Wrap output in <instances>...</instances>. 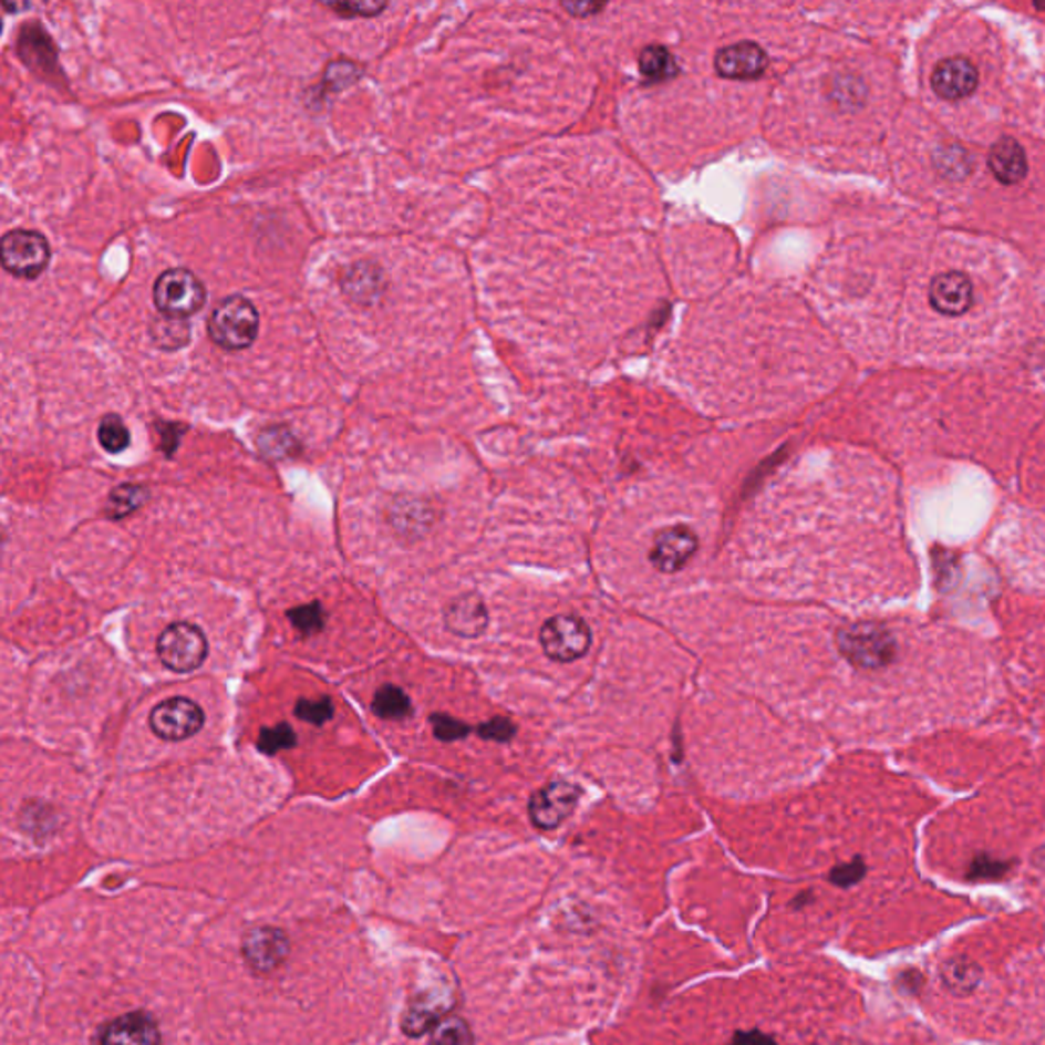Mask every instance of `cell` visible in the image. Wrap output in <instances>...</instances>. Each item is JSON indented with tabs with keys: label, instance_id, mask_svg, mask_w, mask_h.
<instances>
[{
	"label": "cell",
	"instance_id": "cell-1",
	"mask_svg": "<svg viewBox=\"0 0 1045 1045\" xmlns=\"http://www.w3.org/2000/svg\"><path fill=\"white\" fill-rule=\"evenodd\" d=\"M260 335V313L244 294L223 299L209 317V338L225 352L248 350Z\"/></svg>",
	"mask_w": 1045,
	"mask_h": 1045
},
{
	"label": "cell",
	"instance_id": "cell-2",
	"mask_svg": "<svg viewBox=\"0 0 1045 1045\" xmlns=\"http://www.w3.org/2000/svg\"><path fill=\"white\" fill-rule=\"evenodd\" d=\"M207 288L198 276L186 268H170L157 276L154 304L162 317L186 321L200 313L207 304Z\"/></svg>",
	"mask_w": 1045,
	"mask_h": 1045
},
{
	"label": "cell",
	"instance_id": "cell-3",
	"mask_svg": "<svg viewBox=\"0 0 1045 1045\" xmlns=\"http://www.w3.org/2000/svg\"><path fill=\"white\" fill-rule=\"evenodd\" d=\"M839 653L862 670L889 666L897 655V641L889 629L876 623H858L837 633Z\"/></svg>",
	"mask_w": 1045,
	"mask_h": 1045
},
{
	"label": "cell",
	"instance_id": "cell-4",
	"mask_svg": "<svg viewBox=\"0 0 1045 1045\" xmlns=\"http://www.w3.org/2000/svg\"><path fill=\"white\" fill-rule=\"evenodd\" d=\"M0 261L14 278L38 280L52 261V246L35 229H13L0 239Z\"/></svg>",
	"mask_w": 1045,
	"mask_h": 1045
},
{
	"label": "cell",
	"instance_id": "cell-5",
	"mask_svg": "<svg viewBox=\"0 0 1045 1045\" xmlns=\"http://www.w3.org/2000/svg\"><path fill=\"white\" fill-rule=\"evenodd\" d=\"M157 655L172 672L186 674L203 666L209 655V641L195 625L174 623L157 638Z\"/></svg>",
	"mask_w": 1045,
	"mask_h": 1045
},
{
	"label": "cell",
	"instance_id": "cell-6",
	"mask_svg": "<svg viewBox=\"0 0 1045 1045\" xmlns=\"http://www.w3.org/2000/svg\"><path fill=\"white\" fill-rule=\"evenodd\" d=\"M539 640L544 652L553 662H575L582 658L590 648V629L587 623L572 614H558L546 621Z\"/></svg>",
	"mask_w": 1045,
	"mask_h": 1045
},
{
	"label": "cell",
	"instance_id": "cell-7",
	"mask_svg": "<svg viewBox=\"0 0 1045 1045\" xmlns=\"http://www.w3.org/2000/svg\"><path fill=\"white\" fill-rule=\"evenodd\" d=\"M205 725V711L195 701L174 696L154 706L149 715V727L164 742H184L200 732Z\"/></svg>",
	"mask_w": 1045,
	"mask_h": 1045
},
{
	"label": "cell",
	"instance_id": "cell-8",
	"mask_svg": "<svg viewBox=\"0 0 1045 1045\" xmlns=\"http://www.w3.org/2000/svg\"><path fill=\"white\" fill-rule=\"evenodd\" d=\"M17 55L31 72H35L41 79L50 80V82L64 80V72L60 70V62H58V48L50 38V33L38 21H31L21 27L19 41H17Z\"/></svg>",
	"mask_w": 1045,
	"mask_h": 1045
},
{
	"label": "cell",
	"instance_id": "cell-9",
	"mask_svg": "<svg viewBox=\"0 0 1045 1045\" xmlns=\"http://www.w3.org/2000/svg\"><path fill=\"white\" fill-rule=\"evenodd\" d=\"M580 798V788L570 783H551L529 798V817L539 829H556L568 819Z\"/></svg>",
	"mask_w": 1045,
	"mask_h": 1045
},
{
	"label": "cell",
	"instance_id": "cell-10",
	"mask_svg": "<svg viewBox=\"0 0 1045 1045\" xmlns=\"http://www.w3.org/2000/svg\"><path fill=\"white\" fill-rule=\"evenodd\" d=\"M696 548H699V539L691 527L686 525L668 527L655 537L650 560L655 570L664 575H674L689 563Z\"/></svg>",
	"mask_w": 1045,
	"mask_h": 1045
},
{
	"label": "cell",
	"instance_id": "cell-11",
	"mask_svg": "<svg viewBox=\"0 0 1045 1045\" xmlns=\"http://www.w3.org/2000/svg\"><path fill=\"white\" fill-rule=\"evenodd\" d=\"M290 952L287 933L276 928L251 929L244 938V958L256 972H272Z\"/></svg>",
	"mask_w": 1045,
	"mask_h": 1045
},
{
	"label": "cell",
	"instance_id": "cell-12",
	"mask_svg": "<svg viewBox=\"0 0 1045 1045\" xmlns=\"http://www.w3.org/2000/svg\"><path fill=\"white\" fill-rule=\"evenodd\" d=\"M94 1045H162V1035L156 1021L135 1011L105 1025Z\"/></svg>",
	"mask_w": 1045,
	"mask_h": 1045
},
{
	"label": "cell",
	"instance_id": "cell-13",
	"mask_svg": "<svg viewBox=\"0 0 1045 1045\" xmlns=\"http://www.w3.org/2000/svg\"><path fill=\"white\" fill-rule=\"evenodd\" d=\"M768 55L754 41L733 43L715 55V68L723 79L754 80L764 74Z\"/></svg>",
	"mask_w": 1045,
	"mask_h": 1045
},
{
	"label": "cell",
	"instance_id": "cell-14",
	"mask_svg": "<svg viewBox=\"0 0 1045 1045\" xmlns=\"http://www.w3.org/2000/svg\"><path fill=\"white\" fill-rule=\"evenodd\" d=\"M979 86V70L966 58H950L941 62L931 76V89L945 101L966 99Z\"/></svg>",
	"mask_w": 1045,
	"mask_h": 1045
},
{
	"label": "cell",
	"instance_id": "cell-15",
	"mask_svg": "<svg viewBox=\"0 0 1045 1045\" xmlns=\"http://www.w3.org/2000/svg\"><path fill=\"white\" fill-rule=\"evenodd\" d=\"M929 301L938 313L960 317L970 311L974 302V288L970 278L960 272L935 276L929 287Z\"/></svg>",
	"mask_w": 1045,
	"mask_h": 1045
},
{
	"label": "cell",
	"instance_id": "cell-16",
	"mask_svg": "<svg viewBox=\"0 0 1045 1045\" xmlns=\"http://www.w3.org/2000/svg\"><path fill=\"white\" fill-rule=\"evenodd\" d=\"M445 628L457 638H478L488 625V613L478 594H464L449 602L444 614Z\"/></svg>",
	"mask_w": 1045,
	"mask_h": 1045
},
{
	"label": "cell",
	"instance_id": "cell-17",
	"mask_svg": "<svg viewBox=\"0 0 1045 1045\" xmlns=\"http://www.w3.org/2000/svg\"><path fill=\"white\" fill-rule=\"evenodd\" d=\"M341 288L353 302L370 307L379 301L384 290V275L372 261H358L341 276Z\"/></svg>",
	"mask_w": 1045,
	"mask_h": 1045
},
{
	"label": "cell",
	"instance_id": "cell-18",
	"mask_svg": "<svg viewBox=\"0 0 1045 1045\" xmlns=\"http://www.w3.org/2000/svg\"><path fill=\"white\" fill-rule=\"evenodd\" d=\"M989 166L994 178L1006 186L1020 184L1027 176V157L1020 142H1015L1013 137H1003L993 145Z\"/></svg>",
	"mask_w": 1045,
	"mask_h": 1045
},
{
	"label": "cell",
	"instance_id": "cell-19",
	"mask_svg": "<svg viewBox=\"0 0 1045 1045\" xmlns=\"http://www.w3.org/2000/svg\"><path fill=\"white\" fill-rule=\"evenodd\" d=\"M372 711H374L376 717L386 718V721H399V718L413 715V703H411L408 694L403 689L386 684V686L380 689L379 693L374 694Z\"/></svg>",
	"mask_w": 1045,
	"mask_h": 1045
},
{
	"label": "cell",
	"instance_id": "cell-20",
	"mask_svg": "<svg viewBox=\"0 0 1045 1045\" xmlns=\"http://www.w3.org/2000/svg\"><path fill=\"white\" fill-rule=\"evenodd\" d=\"M640 72L650 82L672 79L679 72L674 55L662 45H650L640 55Z\"/></svg>",
	"mask_w": 1045,
	"mask_h": 1045
},
{
	"label": "cell",
	"instance_id": "cell-21",
	"mask_svg": "<svg viewBox=\"0 0 1045 1045\" xmlns=\"http://www.w3.org/2000/svg\"><path fill=\"white\" fill-rule=\"evenodd\" d=\"M149 333H152V340L156 341L157 348L162 350H178L190 341V325L186 321L168 319V317H164V321H152Z\"/></svg>",
	"mask_w": 1045,
	"mask_h": 1045
},
{
	"label": "cell",
	"instance_id": "cell-22",
	"mask_svg": "<svg viewBox=\"0 0 1045 1045\" xmlns=\"http://www.w3.org/2000/svg\"><path fill=\"white\" fill-rule=\"evenodd\" d=\"M96 437L106 454H123L131 445L130 430L118 415H105L99 423Z\"/></svg>",
	"mask_w": 1045,
	"mask_h": 1045
},
{
	"label": "cell",
	"instance_id": "cell-23",
	"mask_svg": "<svg viewBox=\"0 0 1045 1045\" xmlns=\"http://www.w3.org/2000/svg\"><path fill=\"white\" fill-rule=\"evenodd\" d=\"M147 500V490L139 484H123L111 493L108 498V515L111 517H127L133 510L139 509Z\"/></svg>",
	"mask_w": 1045,
	"mask_h": 1045
},
{
	"label": "cell",
	"instance_id": "cell-24",
	"mask_svg": "<svg viewBox=\"0 0 1045 1045\" xmlns=\"http://www.w3.org/2000/svg\"><path fill=\"white\" fill-rule=\"evenodd\" d=\"M258 444H260V449L266 456L275 457V459L292 456V454L297 452V447H299L297 437L288 432L287 427L266 430V432L261 433Z\"/></svg>",
	"mask_w": 1045,
	"mask_h": 1045
},
{
	"label": "cell",
	"instance_id": "cell-25",
	"mask_svg": "<svg viewBox=\"0 0 1045 1045\" xmlns=\"http://www.w3.org/2000/svg\"><path fill=\"white\" fill-rule=\"evenodd\" d=\"M288 621L299 629L302 635H314L325 628V611L319 602H309L297 609H290Z\"/></svg>",
	"mask_w": 1045,
	"mask_h": 1045
},
{
	"label": "cell",
	"instance_id": "cell-26",
	"mask_svg": "<svg viewBox=\"0 0 1045 1045\" xmlns=\"http://www.w3.org/2000/svg\"><path fill=\"white\" fill-rule=\"evenodd\" d=\"M362 74H364V70L360 65L353 64L350 60H338V62H331L327 65L323 86L327 91L340 92L355 84L358 80L362 79Z\"/></svg>",
	"mask_w": 1045,
	"mask_h": 1045
},
{
	"label": "cell",
	"instance_id": "cell-27",
	"mask_svg": "<svg viewBox=\"0 0 1045 1045\" xmlns=\"http://www.w3.org/2000/svg\"><path fill=\"white\" fill-rule=\"evenodd\" d=\"M294 745H297V733L288 723H280L275 727H263L260 735H258V747L268 756L290 749Z\"/></svg>",
	"mask_w": 1045,
	"mask_h": 1045
},
{
	"label": "cell",
	"instance_id": "cell-28",
	"mask_svg": "<svg viewBox=\"0 0 1045 1045\" xmlns=\"http://www.w3.org/2000/svg\"><path fill=\"white\" fill-rule=\"evenodd\" d=\"M472 1042L470 1027L459 1017L445 1020L433 1033V1045H472Z\"/></svg>",
	"mask_w": 1045,
	"mask_h": 1045
},
{
	"label": "cell",
	"instance_id": "cell-29",
	"mask_svg": "<svg viewBox=\"0 0 1045 1045\" xmlns=\"http://www.w3.org/2000/svg\"><path fill=\"white\" fill-rule=\"evenodd\" d=\"M294 715L311 723V725H323L329 718L333 717V701L329 696L321 699H301L294 706Z\"/></svg>",
	"mask_w": 1045,
	"mask_h": 1045
},
{
	"label": "cell",
	"instance_id": "cell-30",
	"mask_svg": "<svg viewBox=\"0 0 1045 1045\" xmlns=\"http://www.w3.org/2000/svg\"><path fill=\"white\" fill-rule=\"evenodd\" d=\"M327 9H331L333 13L340 14V17H345V19H353V17H379L389 4L386 2H325Z\"/></svg>",
	"mask_w": 1045,
	"mask_h": 1045
},
{
	"label": "cell",
	"instance_id": "cell-31",
	"mask_svg": "<svg viewBox=\"0 0 1045 1045\" xmlns=\"http://www.w3.org/2000/svg\"><path fill=\"white\" fill-rule=\"evenodd\" d=\"M432 725L435 737L442 739V742H456V739H462L470 733V727L466 723H459L456 718L447 717V715H433Z\"/></svg>",
	"mask_w": 1045,
	"mask_h": 1045
},
{
	"label": "cell",
	"instance_id": "cell-32",
	"mask_svg": "<svg viewBox=\"0 0 1045 1045\" xmlns=\"http://www.w3.org/2000/svg\"><path fill=\"white\" fill-rule=\"evenodd\" d=\"M515 732H517V730H515V725L510 723L509 718L497 717L480 725L478 735L484 737V739H493V742L505 744V742L513 739Z\"/></svg>",
	"mask_w": 1045,
	"mask_h": 1045
},
{
	"label": "cell",
	"instance_id": "cell-33",
	"mask_svg": "<svg viewBox=\"0 0 1045 1045\" xmlns=\"http://www.w3.org/2000/svg\"><path fill=\"white\" fill-rule=\"evenodd\" d=\"M862 876V862L856 860V862L848 863V866H839V868H836V870L831 872V882L837 884V887H849V884H856Z\"/></svg>",
	"mask_w": 1045,
	"mask_h": 1045
},
{
	"label": "cell",
	"instance_id": "cell-34",
	"mask_svg": "<svg viewBox=\"0 0 1045 1045\" xmlns=\"http://www.w3.org/2000/svg\"><path fill=\"white\" fill-rule=\"evenodd\" d=\"M732 1045H778L770 1035L762 1032H739L735 1033Z\"/></svg>",
	"mask_w": 1045,
	"mask_h": 1045
},
{
	"label": "cell",
	"instance_id": "cell-35",
	"mask_svg": "<svg viewBox=\"0 0 1045 1045\" xmlns=\"http://www.w3.org/2000/svg\"><path fill=\"white\" fill-rule=\"evenodd\" d=\"M157 430H159V435H162V447H164V449L168 447L170 439L172 444L178 445L180 435H183L184 432V427H180L178 423H159Z\"/></svg>",
	"mask_w": 1045,
	"mask_h": 1045
},
{
	"label": "cell",
	"instance_id": "cell-36",
	"mask_svg": "<svg viewBox=\"0 0 1045 1045\" xmlns=\"http://www.w3.org/2000/svg\"><path fill=\"white\" fill-rule=\"evenodd\" d=\"M2 7H4V11H9V13H14V11L19 13V11H27L31 4H11V2H4Z\"/></svg>",
	"mask_w": 1045,
	"mask_h": 1045
}]
</instances>
